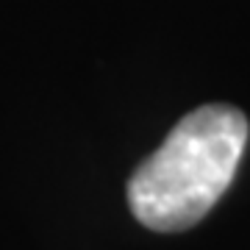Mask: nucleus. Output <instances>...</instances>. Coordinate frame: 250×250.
<instances>
[{
  "label": "nucleus",
  "instance_id": "obj_1",
  "mask_svg": "<svg viewBox=\"0 0 250 250\" xmlns=\"http://www.w3.org/2000/svg\"><path fill=\"white\" fill-rule=\"evenodd\" d=\"M248 142V117L208 103L181 117L128 181V206L145 228L187 231L231 187Z\"/></svg>",
  "mask_w": 250,
  "mask_h": 250
}]
</instances>
